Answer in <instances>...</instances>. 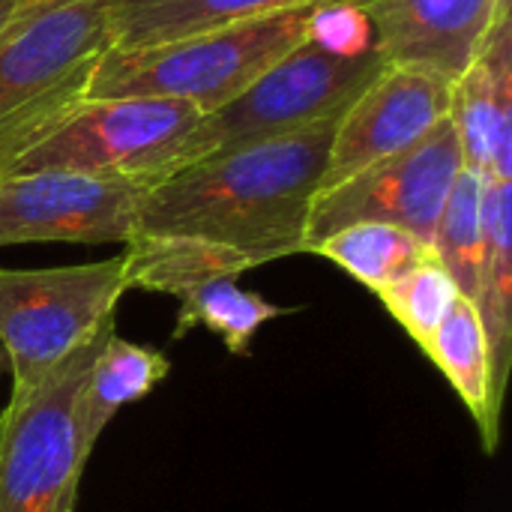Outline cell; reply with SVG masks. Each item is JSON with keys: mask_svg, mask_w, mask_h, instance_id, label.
I'll list each match as a JSON object with an SVG mask.
<instances>
[{"mask_svg": "<svg viewBox=\"0 0 512 512\" xmlns=\"http://www.w3.org/2000/svg\"><path fill=\"white\" fill-rule=\"evenodd\" d=\"M339 117L195 162L141 192L135 234L189 237L252 267L306 252ZM132 234V237H135Z\"/></svg>", "mask_w": 512, "mask_h": 512, "instance_id": "cell-1", "label": "cell"}, {"mask_svg": "<svg viewBox=\"0 0 512 512\" xmlns=\"http://www.w3.org/2000/svg\"><path fill=\"white\" fill-rule=\"evenodd\" d=\"M318 6L159 45L105 48L90 75L87 99H180L210 114L300 48L312 33Z\"/></svg>", "mask_w": 512, "mask_h": 512, "instance_id": "cell-2", "label": "cell"}, {"mask_svg": "<svg viewBox=\"0 0 512 512\" xmlns=\"http://www.w3.org/2000/svg\"><path fill=\"white\" fill-rule=\"evenodd\" d=\"M105 6L57 9L0 39V177L87 99L108 48Z\"/></svg>", "mask_w": 512, "mask_h": 512, "instance_id": "cell-3", "label": "cell"}, {"mask_svg": "<svg viewBox=\"0 0 512 512\" xmlns=\"http://www.w3.org/2000/svg\"><path fill=\"white\" fill-rule=\"evenodd\" d=\"M384 66L387 63L375 48L342 51L309 36L240 96L201 117L180 150L177 171L339 117Z\"/></svg>", "mask_w": 512, "mask_h": 512, "instance_id": "cell-4", "label": "cell"}, {"mask_svg": "<svg viewBox=\"0 0 512 512\" xmlns=\"http://www.w3.org/2000/svg\"><path fill=\"white\" fill-rule=\"evenodd\" d=\"M114 336L108 318L81 348L0 414V512H75L87 465L81 441V393Z\"/></svg>", "mask_w": 512, "mask_h": 512, "instance_id": "cell-5", "label": "cell"}, {"mask_svg": "<svg viewBox=\"0 0 512 512\" xmlns=\"http://www.w3.org/2000/svg\"><path fill=\"white\" fill-rule=\"evenodd\" d=\"M126 291L123 255L51 270H0V345L12 369L9 396H24L81 348L114 318Z\"/></svg>", "mask_w": 512, "mask_h": 512, "instance_id": "cell-6", "label": "cell"}, {"mask_svg": "<svg viewBox=\"0 0 512 512\" xmlns=\"http://www.w3.org/2000/svg\"><path fill=\"white\" fill-rule=\"evenodd\" d=\"M201 117V108L180 99H84L9 174L75 171L147 189L177 171L180 150Z\"/></svg>", "mask_w": 512, "mask_h": 512, "instance_id": "cell-7", "label": "cell"}, {"mask_svg": "<svg viewBox=\"0 0 512 512\" xmlns=\"http://www.w3.org/2000/svg\"><path fill=\"white\" fill-rule=\"evenodd\" d=\"M462 168V144L447 117L414 147L318 192L309 216L306 252L321 237L354 222H387L432 246L447 195Z\"/></svg>", "mask_w": 512, "mask_h": 512, "instance_id": "cell-8", "label": "cell"}, {"mask_svg": "<svg viewBox=\"0 0 512 512\" xmlns=\"http://www.w3.org/2000/svg\"><path fill=\"white\" fill-rule=\"evenodd\" d=\"M144 186L75 171L0 177V246L129 243Z\"/></svg>", "mask_w": 512, "mask_h": 512, "instance_id": "cell-9", "label": "cell"}, {"mask_svg": "<svg viewBox=\"0 0 512 512\" xmlns=\"http://www.w3.org/2000/svg\"><path fill=\"white\" fill-rule=\"evenodd\" d=\"M453 81L417 66H384L339 114L321 192L426 138L450 114Z\"/></svg>", "mask_w": 512, "mask_h": 512, "instance_id": "cell-10", "label": "cell"}, {"mask_svg": "<svg viewBox=\"0 0 512 512\" xmlns=\"http://www.w3.org/2000/svg\"><path fill=\"white\" fill-rule=\"evenodd\" d=\"M354 6L387 66H417L456 81L483 51L512 0H342Z\"/></svg>", "mask_w": 512, "mask_h": 512, "instance_id": "cell-11", "label": "cell"}, {"mask_svg": "<svg viewBox=\"0 0 512 512\" xmlns=\"http://www.w3.org/2000/svg\"><path fill=\"white\" fill-rule=\"evenodd\" d=\"M447 117L459 135L465 168L512 180V15L453 81Z\"/></svg>", "mask_w": 512, "mask_h": 512, "instance_id": "cell-12", "label": "cell"}, {"mask_svg": "<svg viewBox=\"0 0 512 512\" xmlns=\"http://www.w3.org/2000/svg\"><path fill=\"white\" fill-rule=\"evenodd\" d=\"M327 0H108V48H141Z\"/></svg>", "mask_w": 512, "mask_h": 512, "instance_id": "cell-13", "label": "cell"}, {"mask_svg": "<svg viewBox=\"0 0 512 512\" xmlns=\"http://www.w3.org/2000/svg\"><path fill=\"white\" fill-rule=\"evenodd\" d=\"M483 321L495 396L504 405L512 360V180L483 177Z\"/></svg>", "mask_w": 512, "mask_h": 512, "instance_id": "cell-14", "label": "cell"}, {"mask_svg": "<svg viewBox=\"0 0 512 512\" xmlns=\"http://www.w3.org/2000/svg\"><path fill=\"white\" fill-rule=\"evenodd\" d=\"M423 351L432 357V363L453 384V390L477 420L486 450L495 453L501 429V402L495 396L492 360L477 306L459 297Z\"/></svg>", "mask_w": 512, "mask_h": 512, "instance_id": "cell-15", "label": "cell"}, {"mask_svg": "<svg viewBox=\"0 0 512 512\" xmlns=\"http://www.w3.org/2000/svg\"><path fill=\"white\" fill-rule=\"evenodd\" d=\"M120 255H123L126 288H141L171 297H183L195 285L213 279H237L240 273L252 270L246 258L189 237L135 234Z\"/></svg>", "mask_w": 512, "mask_h": 512, "instance_id": "cell-16", "label": "cell"}, {"mask_svg": "<svg viewBox=\"0 0 512 512\" xmlns=\"http://www.w3.org/2000/svg\"><path fill=\"white\" fill-rule=\"evenodd\" d=\"M168 369L171 363L162 351L132 345L117 333L108 339L81 393V441L87 456L117 411L144 399L168 375Z\"/></svg>", "mask_w": 512, "mask_h": 512, "instance_id": "cell-17", "label": "cell"}, {"mask_svg": "<svg viewBox=\"0 0 512 512\" xmlns=\"http://www.w3.org/2000/svg\"><path fill=\"white\" fill-rule=\"evenodd\" d=\"M309 252L333 261L348 276H354L360 285L381 294L396 279H402L408 270L423 264L435 255V249L414 234L387 225V222H354L345 225L318 243L309 246Z\"/></svg>", "mask_w": 512, "mask_h": 512, "instance_id": "cell-18", "label": "cell"}, {"mask_svg": "<svg viewBox=\"0 0 512 512\" xmlns=\"http://www.w3.org/2000/svg\"><path fill=\"white\" fill-rule=\"evenodd\" d=\"M291 309L267 303L261 294L246 291L237 279H213L195 285L180 297V312L174 324V339H183L192 327H207L225 339V348L237 357H249L255 333Z\"/></svg>", "mask_w": 512, "mask_h": 512, "instance_id": "cell-19", "label": "cell"}, {"mask_svg": "<svg viewBox=\"0 0 512 512\" xmlns=\"http://www.w3.org/2000/svg\"><path fill=\"white\" fill-rule=\"evenodd\" d=\"M432 249L459 294L477 306L483 285V174L462 168L435 228Z\"/></svg>", "mask_w": 512, "mask_h": 512, "instance_id": "cell-20", "label": "cell"}, {"mask_svg": "<svg viewBox=\"0 0 512 512\" xmlns=\"http://www.w3.org/2000/svg\"><path fill=\"white\" fill-rule=\"evenodd\" d=\"M378 297L384 300L387 312L405 327V333L420 348H426L462 294L447 267L438 261V255H432L414 270H408L402 279H396L390 288H384Z\"/></svg>", "mask_w": 512, "mask_h": 512, "instance_id": "cell-21", "label": "cell"}, {"mask_svg": "<svg viewBox=\"0 0 512 512\" xmlns=\"http://www.w3.org/2000/svg\"><path fill=\"white\" fill-rule=\"evenodd\" d=\"M81 3H93V0H15V27L12 30L24 27L42 15H51L57 9H69V6H81Z\"/></svg>", "mask_w": 512, "mask_h": 512, "instance_id": "cell-22", "label": "cell"}, {"mask_svg": "<svg viewBox=\"0 0 512 512\" xmlns=\"http://www.w3.org/2000/svg\"><path fill=\"white\" fill-rule=\"evenodd\" d=\"M0 360H3V357H0Z\"/></svg>", "mask_w": 512, "mask_h": 512, "instance_id": "cell-23", "label": "cell"}]
</instances>
